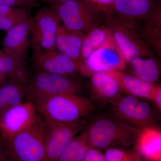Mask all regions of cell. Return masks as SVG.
<instances>
[{"label":"cell","instance_id":"1","mask_svg":"<svg viewBox=\"0 0 161 161\" xmlns=\"http://www.w3.org/2000/svg\"><path fill=\"white\" fill-rule=\"evenodd\" d=\"M44 134V119L38 113L34 122L28 128L12 137L3 138L12 161H45Z\"/></svg>","mask_w":161,"mask_h":161},{"label":"cell","instance_id":"2","mask_svg":"<svg viewBox=\"0 0 161 161\" xmlns=\"http://www.w3.org/2000/svg\"><path fill=\"white\" fill-rule=\"evenodd\" d=\"M35 108L44 120L70 122L88 115L94 105L88 98L78 94H64L48 98Z\"/></svg>","mask_w":161,"mask_h":161},{"label":"cell","instance_id":"3","mask_svg":"<svg viewBox=\"0 0 161 161\" xmlns=\"http://www.w3.org/2000/svg\"><path fill=\"white\" fill-rule=\"evenodd\" d=\"M69 76L34 71L26 86V100L35 107L53 96L64 94H78L81 87Z\"/></svg>","mask_w":161,"mask_h":161},{"label":"cell","instance_id":"4","mask_svg":"<svg viewBox=\"0 0 161 161\" xmlns=\"http://www.w3.org/2000/svg\"><path fill=\"white\" fill-rule=\"evenodd\" d=\"M138 130L108 118L95 121L86 131L90 146L97 149L130 147L134 143Z\"/></svg>","mask_w":161,"mask_h":161},{"label":"cell","instance_id":"5","mask_svg":"<svg viewBox=\"0 0 161 161\" xmlns=\"http://www.w3.org/2000/svg\"><path fill=\"white\" fill-rule=\"evenodd\" d=\"M51 7L67 29L82 33L98 24L103 12L84 0H72Z\"/></svg>","mask_w":161,"mask_h":161},{"label":"cell","instance_id":"6","mask_svg":"<svg viewBox=\"0 0 161 161\" xmlns=\"http://www.w3.org/2000/svg\"><path fill=\"white\" fill-rule=\"evenodd\" d=\"M44 121L45 161H58L68 144L83 129L86 123L84 118L70 122Z\"/></svg>","mask_w":161,"mask_h":161},{"label":"cell","instance_id":"7","mask_svg":"<svg viewBox=\"0 0 161 161\" xmlns=\"http://www.w3.org/2000/svg\"><path fill=\"white\" fill-rule=\"evenodd\" d=\"M60 18L50 6L40 9L32 18L30 44L33 51L56 49Z\"/></svg>","mask_w":161,"mask_h":161},{"label":"cell","instance_id":"8","mask_svg":"<svg viewBox=\"0 0 161 161\" xmlns=\"http://www.w3.org/2000/svg\"><path fill=\"white\" fill-rule=\"evenodd\" d=\"M38 115L35 106L26 100L6 110L0 115V137H12L29 127Z\"/></svg>","mask_w":161,"mask_h":161},{"label":"cell","instance_id":"9","mask_svg":"<svg viewBox=\"0 0 161 161\" xmlns=\"http://www.w3.org/2000/svg\"><path fill=\"white\" fill-rule=\"evenodd\" d=\"M126 63V61L122 53L112 38L94 52L82 63H85V65L81 64L79 66V70L88 68L95 73L119 71L123 69Z\"/></svg>","mask_w":161,"mask_h":161},{"label":"cell","instance_id":"10","mask_svg":"<svg viewBox=\"0 0 161 161\" xmlns=\"http://www.w3.org/2000/svg\"><path fill=\"white\" fill-rule=\"evenodd\" d=\"M108 29L126 62H131L146 53V47L140 37L127 23L120 21H111Z\"/></svg>","mask_w":161,"mask_h":161},{"label":"cell","instance_id":"11","mask_svg":"<svg viewBox=\"0 0 161 161\" xmlns=\"http://www.w3.org/2000/svg\"><path fill=\"white\" fill-rule=\"evenodd\" d=\"M31 23L30 18L7 31L2 43L5 53L23 64L31 46L29 36Z\"/></svg>","mask_w":161,"mask_h":161},{"label":"cell","instance_id":"12","mask_svg":"<svg viewBox=\"0 0 161 161\" xmlns=\"http://www.w3.org/2000/svg\"><path fill=\"white\" fill-rule=\"evenodd\" d=\"M116 110L121 118L136 125L145 128L150 126L152 123V112L149 105L132 95L120 99Z\"/></svg>","mask_w":161,"mask_h":161},{"label":"cell","instance_id":"13","mask_svg":"<svg viewBox=\"0 0 161 161\" xmlns=\"http://www.w3.org/2000/svg\"><path fill=\"white\" fill-rule=\"evenodd\" d=\"M134 143L137 152L147 159L160 161L161 133L160 130L148 126L138 131Z\"/></svg>","mask_w":161,"mask_h":161},{"label":"cell","instance_id":"14","mask_svg":"<svg viewBox=\"0 0 161 161\" xmlns=\"http://www.w3.org/2000/svg\"><path fill=\"white\" fill-rule=\"evenodd\" d=\"M82 33L68 30L59 23L56 35V47L73 59L79 65L80 50L85 38Z\"/></svg>","mask_w":161,"mask_h":161},{"label":"cell","instance_id":"15","mask_svg":"<svg viewBox=\"0 0 161 161\" xmlns=\"http://www.w3.org/2000/svg\"><path fill=\"white\" fill-rule=\"evenodd\" d=\"M115 78L121 89L127 93L138 97L153 99L156 86L152 83L141 80L118 70L104 72Z\"/></svg>","mask_w":161,"mask_h":161},{"label":"cell","instance_id":"16","mask_svg":"<svg viewBox=\"0 0 161 161\" xmlns=\"http://www.w3.org/2000/svg\"><path fill=\"white\" fill-rule=\"evenodd\" d=\"M27 85L10 79L0 85V115L9 108L24 102Z\"/></svg>","mask_w":161,"mask_h":161},{"label":"cell","instance_id":"17","mask_svg":"<svg viewBox=\"0 0 161 161\" xmlns=\"http://www.w3.org/2000/svg\"><path fill=\"white\" fill-rule=\"evenodd\" d=\"M92 83L95 94L106 101L116 99L121 89L117 80L104 72L95 73L92 77Z\"/></svg>","mask_w":161,"mask_h":161},{"label":"cell","instance_id":"18","mask_svg":"<svg viewBox=\"0 0 161 161\" xmlns=\"http://www.w3.org/2000/svg\"><path fill=\"white\" fill-rule=\"evenodd\" d=\"M0 74L7 79H13L28 84L31 76L23 64L18 62L0 49Z\"/></svg>","mask_w":161,"mask_h":161},{"label":"cell","instance_id":"19","mask_svg":"<svg viewBox=\"0 0 161 161\" xmlns=\"http://www.w3.org/2000/svg\"><path fill=\"white\" fill-rule=\"evenodd\" d=\"M152 9L150 0H115L114 9L130 19H139L149 14Z\"/></svg>","mask_w":161,"mask_h":161},{"label":"cell","instance_id":"20","mask_svg":"<svg viewBox=\"0 0 161 161\" xmlns=\"http://www.w3.org/2000/svg\"><path fill=\"white\" fill-rule=\"evenodd\" d=\"M30 18V12L28 8L0 6V31H7Z\"/></svg>","mask_w":161,"mask_h":161},{"label":"cell","instance_id":"21","mask_svg":"<svg viewBox=\"0 0 161 161\" xmlns=\"http://www.w3.org/2000/svg\"><path fill=\"white\" fill-rule=\"evenodd\" d=\"M90 146L86 131L75 136L68 144L60 154L58 161H83Z\"/></svg>","mask_w":161,"mask_h":161},{"label":"cell","instance_id":"22","mask_svg":"<svg viewBox=\"0 0 161 161\" xmlns=\"http://www.w3.org/2000/svg\"><path fill=\"white\" fill-rule=\"evenodd\" d=\"M32 60L34 71L68 76L52 57L49 50L33 51Z\"/></svg>","mask_w":161,"mask_h":161},{"label":"cell","instance_id":"23","mask_svg":"<svg viewBox=\"0 0 161 161\" xmlns=\"http://www.w3.org/2000/svg\"><path fill=\"white\" fill-rule=\"evenodd\" d=\"M131 63L136 75L141 80L152 83L158 79V68L153 59L144 60L138 57L133 59Z\"/></svg>","mask_w":161,"mask_h":161},{"label":"cell","instance_id":"24","mask_svg":"<svg viewBox=\"0 0 161 161\" xmlns=\"http://www.w3.org/2000/svg\"><path fill=\"white\" fill-rule=\"evenodd\" d=\"M85 38L95 51L108 42L112 37L108 28L99 27L92 29Z\"/></svg>","mask_w":161,"mask_h":161},{"label":"cell","instance_id":"25","mask_svg":"<svg viewBox=\"0 0 161 161\" xmlns=\"http://www.w3.org/2000/svg\"><path fill=\"white\" fill-rule=\"evenodd\" d=\"M49 51L66 75L74 76L77 74L79 70V65L73 59L61 52L57 51L55 49Z\"/></svg>","mask_w":161,"mask_h":161},{"label":"cell","instance_id":"26","mask_svg":"<svg viewBox=\"0 0 161 161\" xmlns=\"http://www.w3.org/2000/svg\"><path fill=\"white\" fill-rule=\"evenodd\" d=\"M106 161H140L141 157L138 152H128L125 150L110 148L104 155Z\"/></svg>","mask_w":161,"mask_h":161},{"label":"cell","instance_id":"27","mask_svg":"<svg viewBox=\"0 0 161 161\" xmlns=\"http://www.w3.org/2000/svg\"><path fill=\"white\" fill-rule=\"evenodd\" d=\"M40 5V2L36 0H0V6L25 7L30 9Z\"/></svg>","mask_w":161,"mask_h":161},{"label":"cell","instance_id":"28","mask_svg":"<svg viewBox=\"0 0 161 161\" xmlns=\"http://www.w3.org/2000/svg\"><path fill=\"white\" fill-rule=\"evenodd\" d=\"M90 3L100 11L106 14L114 9L115 0H84Z\"/></svg>","mask_w":161,"mask_h":161},{"label":"cell","instance_id":"29","mask_svg":"<svg viewBox=\"0 0 161 161\" xmlns=\"http://www.w3.org/2000/svg\"><path fill=\"white\" fill-rule=\"evenodd\" d=\"M84 161H106L104 155L97 149L90 147L84 158Z\"/></svg>","mask_w":161,"mask_h":161},{"label":"cell","instance_id":"30","mask_svg":"<svg viewBox=\"0 0 161 161\" xmlns=\"http://www.w3.org/2000/svg\"><path fill=\"white\" fill-rule=\"evenodd\" d=\"M0 161H12L6 140L0 137Z\"/></svg>","mask_w":161,"mask_h":161},{"label":"cell","instance_id":"31","mask_svg":"<svg viewBox=\"0 0 161 161\" xmlns=\"http://www.w3.org/2000/svg\"><path fill=\"white\" fill-rule=\"evenodd\" d=\"M158 108L160 110L161 109V88L160 86H156L153 94V99Z\"/></svg>","mask_w":161,"mask_h":161},{"label":"cell","instance_id":"32","mask_svg":"<svg viewBox=\"0 0 161 161\" xmlns=\"http://www.w3.org/2000/svg\"><path fill=\"white\" fill-rule=\"evenodd\" d=\"M37 2H43L49 5V6H53L58 4H61L72 0H36Z\"/></svg>","mask_w":161,"mask_h":161},{"label":"cell","instance_id":"33","mask_svg":"<svg viewBox=\"0 0 161 161\" xmlns=\"http://www.w3.org/2000/svg\"><path fill=\"white\" fill-rule=\"evenodd\" d=\"M7 79V77L5 75L0 74V85Z\"/></svg>","mask_w":161,"mask_h":161}]
</instances>
